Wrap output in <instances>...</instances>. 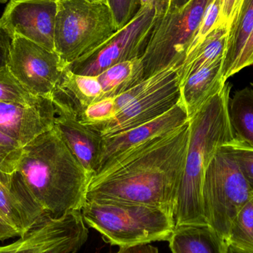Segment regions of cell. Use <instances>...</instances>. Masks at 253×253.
Returning <instances> with one entry per match:
<instances>
[{"mask_svg":"<svg viewBox=\"0 0 253 253\" xmlns=\"http://www.w3.org/2000/svg\"><path fill=\"white\" fill-rule=\"evenodd\" d=\"M189 138L188 122L119 156L92 177L86 201L145 205L174 217Z\"/></svg>","mask_w":253,"mask_h":253,"instance_id":"cell-1","label":"cell"},{"mask_svg":"<svg viewBox=\"0 0 253 253\" xmlns=\"http://www.w3.org/2000/svg\"><path fill=\"white\" fill-rule=\"evenodd\" d=\"M17 171L47 215L81 211L85 203L90 178L55 126L23 147Z\"/></svg>","mask_w":253,"mask_h":253,"instance_id":"cell-2","label":"cell"},{"mask_svg":"<svg viewBox=\"0 0 253 253\" xmlns=\"http://www.w3.org/2000/svg\"><path fill=\"white\" fill-rule=\"evenodd\" d=\"M230 89L226 83L189 120L188 147L174 211L175 226L207 224L202 203L205 172L218 149L235 138L229 118Z\"/></svg>","mask_w":253,"mask_h":253,"instance_id":"cell-3","label":"cell"},{"mask_svg":"<svg viewBox=\"0 0 253 253\" xmlns=\"http://www.w3.org/2000/svg\"><path fill=\"white\" fill-rule=\"evenodd\" d=\"M86 225L120 248L168 242L175 227L172 214L145 205L110 200H87L81 209Z\"/></svg>","mask_w":253,"mask_h":253,"instance_id":"cell-4","label":"cell"},{"mask_svg":"<svg viewBox=\"0 0 253 253\" xmlns=\"http://www.w3.org/2000/svg\"><path fill=\"white\" fill-rule=\"evenodd\" d=\"M55 52L65 68L96 50L117 31L106 3L89 0H56Z\"/></svg>","mask_w":253,"mask_h":253,"instance_id":"cell-5","label":"cell"},{"mask_svg":"<svg viewBox=\"0 0 253 253\" xmlns=\"http://www.w3.org/2000/svg\"><path fill=\"white\" fill-rule=\"evenodd\" d=\"M226 144L218 149L205 172L202 203L207 224L227 242L233 220L253 199V191Z\"/></svg>","mask_w":253,"mask_h":253,"instance_id":"cell-6","label":"cell"},{"mask_svg":"<svg viewBox=\"0 0 253 253\" xmlns=\"http://www.w3.org/2000/svg\"><path fill=\"white\" fill-rule=\"evenodd\" d=\"M211 1L190 0L158 19L142 56L144 80L166 68L181 66Z\"/></svg>","mask_w":253,"mask_h":253,"instance_id":"cell-7","label":"cell"},{"mask_svg":"<svg viewBox=\"0 0 253 253\" xmlns=\"http://www.w3.org/2000/svg\"><path fill=\"white\" fill-rule=\"evenodd\" d=\"M159 18L154 7H141L126 26L68 69L79 75L96 76L117 64L142 58Z\"/></svg>","mask_w":253,"mask_h":253,"instance_id":"cell-8","label":"cell"},{"mask_svg":"<svg viewBox=\"0 0 253 253\" xmlns=\"http://www.w3.org/2000/svg\"><path fill=\"white\" fill-rule=\"evenodd\" d=\"M147 87L112 120L91 127L102 138L149 123L172 109L181 98L178 68H168L149 77Z\"/></svg>","mask_w":253,"mask_h":253,"instance_id":"cell-9","label":"cell"},{"mask_svg":"<svg viewBox=\"0 0 253 253\" xmlns=\"http://www.w3.org/2000/svg\"><path fill=\"white\" fill-rule=\"evenodd\" d=\"M87 238L81 211L47 215L17 240L0 246V253H78Z\"/></svg>","mask_w":253,"mask_h":253,"instance_id":"cell-10","label":"cell"},{"mask_svg":"<svg viewBox=\"0 0 253 253\" xmlns=\"http://www.w3.org/2000/svg\"><path fill=\"white\" fill-rule=\"evenodd\" d=\"M66 69L56 52L23 37H12L8 71L33 96L50 99Z\"/></svg>","mask_w":253,"mask_h":253,"instance_id":"cell-11","label":"cell"},{"mask_svg":"<svg viewBox=\"0 0 253 253\" xmlns=\"http://www.w3.org/2000/svg\"><path fill=\"white\" fill-rule=\"evenodd\" d=\"M56 0H10L0 23L11 35L55 52Z\"/></svg>","mask_w":253,"mask_h":253,"instance_id":"cell-12","label":"cell"},{"mask_svg":"<svg viewBox=\"0 0 253 253\" xmlns=\"http://www.w3.org/2000/svg\"><path fill=\"white\" fill-rule=\"evenodd\" d=\"M50 99L54 108L55 127L91 179L99 169L103 138L80 122L72 105L56 90H53Z\"/></svg>","mask_w":253,"mask_h":253,"instance_id":"cell-13","label":"cell"},{"mask_svg":"<svg viewBox=\"0 0 253 253\" xmlns=\"http://www.w3.org/2000/svg\"><path fill=\"white\" fill-rule=\"evenodd\" d=\"M188 122L187 111L180 100L166 114L149 123L112 136L103 138L97 172L105 165L126 152L156 137L171 132Z\"/></svg>","mask_w":253,"mask_h":253,"instance_id":"cell-14","label":"cell"},{"mask_svg":"<svg viewBox=\"0 0 253 253\" xmlns=\"http://www.w3.org/2000/svg\"><path fill=\"white\" fill-rule=\"evenodd\" d=\"M54 126V108L50 99L35 105L0 102V131L25 147Z\"/></svg>","mask_w":253,"mask_h":253,"instance_id":"cell-15","label":"cell"},{"mask_svg":"<svg viewBox=\"0 0 253 253\" xmlns=\"http://www.w3.org/2000/svg\"><path fill=\"white\" fill-rule=\"evenodd\" d=\"M0 215L22 236L47 215L31 196L18 171L12 176L10 187L0 183Z\"/></svg>","mask_w":253,"mask_h":253,"instance_id":"cell-16","label":"cell"},{"mask_svg":"<svg viewBox=\"0 0 253 253\" xmlns=\"http://www.w3.org/2000/svg\"><path fill=\"white\" fill-rule=\"evenodd\" d=\"M222 63L221 59L202 67L191 73L180 85V100L187 111L189 120L225 85L221 72Z\"/></svg>","mask_w":253,"mask_h":253,"instance_id":"cell-17","label":"cell"},{"mask_svg":"<svg viewBox=\"0 0 253 253\" xmlns=\"http://www.w3.org/2000/svg\"><path fill=\"white\" fill-rule=\"evenodd\" d=\"M172 253H226V241L208 224L175 226L168 241Z\"/></svg>","mask_w":253,"mask_h":253,"instance_id":"cell-18","label":"cell"},{"mask_svg":"<svg viewBox=\"0 0 253 253\" xmlns=\"http://www.w3.org/2000/svg\"><path fill=\"white\" fill-rule=\"evenodd\" d=\"M253 30V0H242L228 31L227 48L223 59V78L225 81L236 74V65Z\"/></svg>","mask_w":253,"mask_h":253,"instance_id":"cell-19","label":"cell"},{"mask_svg":"<svg viewBox=\"0 0 253 253\" xmlns=\"http://www.w3.org/2000/svg\"><path fill=\"white\" fill-rule=\"evenodd\" d=\"M55 90L65 97L78 114L84 108L105 99L96 76L79 75L67 68Z\"/></svg>","mask_w":253,"mask_h":253,"instance_id":"cell-20","label":"cell"},{"mask_svg":"<svg viewBox=\"0 0 253 253\" xmlns=\"http://www.w3.org/2000/svg\"><path fill=\"white\" fill-rule=\"evenodd\" d=\"M229 28L219 25L214 28L205 40L186 56L178 70L180 85L191 73L218 59H224L227 48Z\"/></svg>","mask_w":253,"mask_h":253,"instance_id":"cell-21","label":"cell"},{"mask_svg":"<svg viewBox=\"0 0 253 253\" xmlns=\"http://www.w3.org/2000/svg\"><path fill=\"white\" fill-rule=\"evenodd\" d=\"M96 77L105 98L118 96L144 80L142 58L117 64Z\"/></svg>","mask_w":253,"mask_h":253,"instance_id":"cell-22","label":"cell"},{"mask_svg":"<svg viewBox=\"0 0 253 253\" xmlns=\"http://www.w3.org/2000/svg\"><path fill=\"white\" fill-rule=\"evenodd\" d=\"M229 118L235 138L253 148V89L238 90L229 101Z\"/></svg>","mask_w":253,"mask_h":253,"instance_id":"cell-23","label":"cell"},{"mask_svg":"<svg viewBox=\"0 0 253 253\" xmlns=\"http://www.w3.org/2000/svg\"><path fill=\"white\" fill-rule=\"evenodd\" d=\"M227 243L253 252V198L241 209L233 220Z\"/></svg>","mask_w":253,"mask_h":253,"instance_id":"cell-24","label":"cell"},{"mask_svg":"<svg viewBox=\"0 0 253 253\" xmlns=\"http://www.w3.org/2000/svg\"><path fill=\"white\" fill-rule=\"evenodd\" d=\"M23 147L0 131V183L10 187L12 176L17 171Z\"/></svg>","mask_w":253,"mask_h":253,"instance_id":"cell-25","label":"cell"},{"mask_svg":"<svg viewBox=\"0 0 253 253\" xmlns=\"http://www.w3.org/2000/svg\"><path fill=\"white\" fill-rule=\"evenodd\" d=\"M45 99L47 98L34 96L28 93L8 70L0 73V102L35 105Z\"/></svg>","mask_w":253,"mask_h":253,"instance_id":"cell-26","label":"cell"},{"mask_svg":"<svg viewBox=\"0 0 253 253\" xmlns=\"http://www.w3.org/2000/svg\"><path fill=\"white\" fill-rule=\"evenodd\" d=\"M226 145L253 191V148L236 138Z\"/></svg>","mask_w":253,"mask_h":253,"instance_id":"cell-27","label":"cell"},{"mask_svg":"<svg viewBox=\"0 0 253 253\" xmlns=\"http://www.w3.org/2000/svg\"><path fill=\"white\" fill-rule=\"evenodd\" d=\"M221 0H212L207 8L202 22L189 47L187 55L196 48L214 28H216L221 15Z\"/></svg>","mask_w":253,"mask_h":253,"instance_id":"cell-28","label":"cell"},{"mask_svg":"<svg viewBox=\"0 0 253 253\" xmlns=\"http://www.w3.org/2000/svg\"><path fill=\"white\" fill-rule=\"evenodd\" d=\"M108 5L118 30L126 26L141 9L140 0H108Z\"/></svg>","mask_w":253,"mask_h":253,"instance_id":"cell-29","label":"cell"},{"mask_svg":"<svg viewBox=\"0 0 253 253\" xmlns=\"http://www.w3.org/2000/svg\"><path fill=\"white\" fill-rule=\"evenodd\" d=\"M242 0H221V10L218 25L230 28L232 22L234 19Z\"/></svg>","mask_w":253,"mask_h":253,"instance_id":"cell-30","label":"cell"},{"mask_svg":"<svg viewBox=\"0 0 253 253\" xmlns=\"http://www.w3.org/2000/svg\"><path fill=\"white\" fill-rule=\"evenodd\" d=\"M12 37L0 23V73L8 70Z\"/></svg>","mask_w":253,"mask_h":253,"instance_id":"cell-31","label":"cell"},{"mask_svg":"<svg viewBox=\"0 0 253 253\" xmlns=\"http://www.w3.org/2000/svg\"><path fill=\"white\" fill-rule=\"evenodd\" d=\"M253 65V30L247 42L243 52L238 61L235 72L236 74L247 67Z\"/></svg>","mask_w":253,"mask_h":253,"instance_id":"cell-32","label":"cell"},{"mask_svg":"<svg viewBox=\"0 0 253 253\" xmlns=\"http://www.w3.org/2000/svg\"><path fill=\"white\" fill-rule=\"evenodd\" d=\"M21 236L20 232L13 224L0 215V242L19 238Z\"/></svg>","mask_w":253,"mask_h":253,"instance_id":"cell-33","label":"cell"},{"mask_svg":"<svg viewBox=\"0 0 253 253\" xmlns=\"http://www.w3.org/2000/svg\"><path fill=\"white\" fill-rule=\"evenodd\" d=\"M140 3L141 7H154L160 17L169 10L170 6V0H140Z\"/></svg>","mask_w":253,"mask_h":253,"instance_id":"cell-34","label":"cell"},{"mask_svg":"<svg viewBox=\"0 0 253 253\" xmlns=\"http://www.w3.org/2000/svg\"><path fill=\"white\" fill-rule=\"evenodd\" d=\"M116 253H159L157 248L152 246L150 244L136 245V246L120 248Z\"/></svg>","mask_w":253,"mask_h":253,"instance_id":"cell-35","label":"cell"},{"mask_svg":"<svg viewBox=\"0 0 253 253\" xmlns=\"http://www.w3.org/2000/svg\"><path fill=\"white\" fill-rule=\"evenodd\" d=\"M190 0H170V6L169 10H175L180 8Z\"/></svg>","mask_w":253,"mask_h":253,"instance_id":"cell-36","label":"cell"},{"mask_svg":"<svg viewBox=\"0 0 253 253\" xmlns=\"http://www.w3.org/2000/svg\"><path fill=\"white\" fill-rule=\"evenodd\" d=\"M226 253H253L251 251H245V250L240 249L236 247L232 246L230 245H227V251Z\"/></svg>","mask_w":253,"mask_h":253,"instance_id":"cell-37","label":"cell"},{"mask_svg":"<svg viewBox=\"0 0 253 253\" xmlns=\"http://www.w3.org/2000/svg\"><path fill=\"white\" fill-rule=\"evenodd\" d=\"M89 1H99V2L106 3V4H108V0H89Z\"/></svg>","mask_w":253,"mask_h":253,"instance_id":"cell-38","label":"cell"},{"mask_svg":"<svg viewBox=\"0 0 253 253\" xmlns=\"http://www.w3.org/2000/svg\"><path fill=\"white\" fill-rule=\"evenodd\" d=\"M7 0H0V3H5Z\"/></svg>","mask_w":253,"mask_h":253,"instance_id":"cell-39","label":"cell"},{"mask_svg":"<svg viewBox=\"0 0 253 253\" xmlns=\"http://www.w3.org/2000/svg\"><path fill=\"white\" fill-rule=\"evenodd\" d=\"M252 85H253V87H252V88L253 89V84H252Z\"/></svg>","mask_w":253,"mask_h":253,"instance_id":"cell-40","label":"cell"}]
</instances>
